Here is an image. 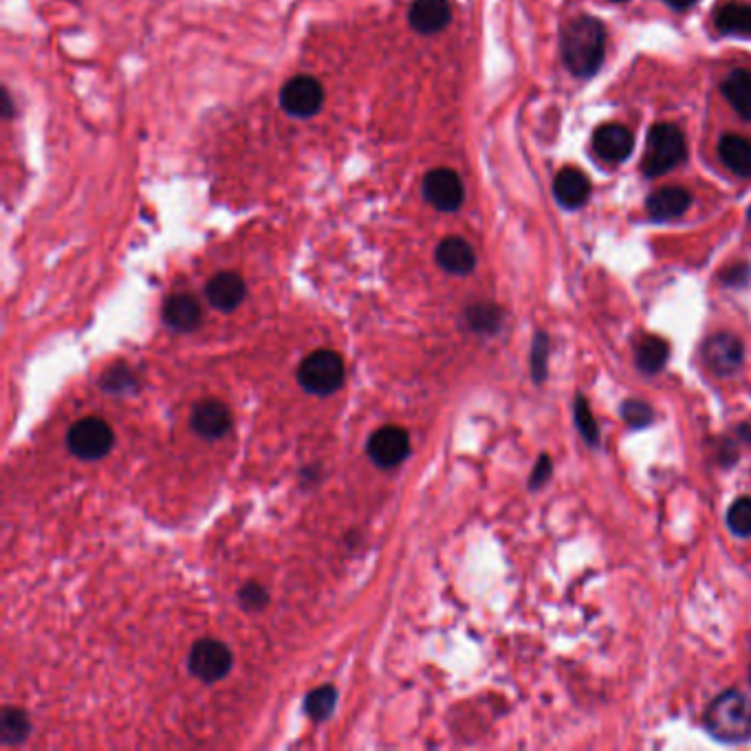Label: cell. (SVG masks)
<instances>
[{"instance_id":"obj_1","label":"cell","mask_w":751,"mask_h":751,"mask_svg":"<svg viewBox=\"0 0 751 751\" xmlns=\"http://www.w3.org/2000/svg\"><path fill=\"white\" fill-rule=\"evenodd\" d=\"M606 53V31L597 18L582 16L562 36V56L567 69L578 78H593Z\"/></svg>"},{"instance_id":"obj_2","label":"cell","mask_w":751,"mask_h":751,"mask_svg":"<svg viewBox=\"0 0 751 751\" xmlns=\"http://www.w3.org/2000/svg\"><path fill=\"white\" fill-rule=\"evenodd\" d=\"M705 729L723 743H743L751 736V701L738 690L718 694L705 712Z\"/></svg>"},{"instance_id":"obj_3","label":"cell","mask_w":751,"mask_h":751,"mask_svg":"<svg viewBox=\"0 0 751 751\" xmlns=\"http://www.w3.org/2000/svg\"><path fill=\"white\" fill-rule=\"evenodd\" d=\"M685 155H688V146H685L683 130L674 124H657L648 133L641 170L650 179L661 177V174L677 168Z\"/></svg>"},{"instance_id":"obj_4","label":"cell","mask_w":751,"mask_h":751,"mask_svg":"<svg viewBox=\"0 0 751 751\" xmlns=\"http://www.w3.org/2000/svg\"><path fill=\"white\" fill-rule=\"evenodd\" d=\"M298 382L311 395H331L344 382V359L335 351H315L302 359Z\"/></svg>"},{"instance_id":"obj_5","label":"cell","mask_w":751,"mask_h":751,"mask_svg":"<svg viewBox=\"0 0 751 751\" xmlns=\"http://www.w3.org/2000/svg\"><path fill=\"white\" fill-rule=\"evenodd\" d=\"M113 443H115V437H113L111 426L97 417L80 419L78 423H73L67 434L69 450L78 456V459H84V461L102 459V456L111 452Z\"/></svg>"},{"instance_id":"obj_6","label":"cell","mask_w":751,"mask_h":751,"mask_svg":"<svg viewBox=\"0 0 751 751\" xmlns=\"http://www.w3.org/2000/svg\"><path fill=\"white\" fill-rule=\"evenodd\" d=\"M322 104L324 89L318 80L311 78V75H296V78H291L280 91L282 111L291 117L309 119L320 113Z\"/></svg>"},{"instance_id":"obj_7","label":"cell","mask_w":751,"mask_h":751,"mask_svg":"<svg viewBox=\"0 0 751 751\" xmlns=\"http://www.w3.org/2000/svg\"><path fill=\"white\" fill-rule=\"evenodd\" d=\"M421 192H423V199H426L432 208L439 212L461 210V205L465 201L463 181L452 168L430 170L426 177H423Z\"/></svg>"},{"instance_id":"obj_8","label":"cell","mask_w":751,"mask_h":751,"mask_svg":"<svg viewBox=\"0 0 751 751\" xmlns=\"http://www.w3.org/2000/svg\"><path fill=\"white\" fill-rule=\"evenodd\" d=\"M190 672L194 677L214 683L221 681L232 668V652L221 641L214 639H201L190 650Z\"/></svg>"},{"instance_id":"obj_9","label":"cell","mask_w":751,"mask_h":751,"mask_svg":"<svg viewBox=\"0 0 751 751\" xmlns=\"http://www.w3.org/2000/svg\"><path fill=\"white\" fill-rule=\"evenodd\" d=\"M703 359L712 373L727 377L743 366L745 346L732 333H716L705 342Z\"/></svg>"},{"instance_id":"obj_10","label":"cell","mask_w":751,"mask_h":751,"mask_svg":"<svg viewBox=\"0 0 751 751\" xmlns=\"http://www.w3.org/2000/svg\"><path fill=\"white\" fill-rule=\"evenodd\" d=\"M366 450H368L370 461H373L377 467L390 470V467L399 465L408 456V450H410L408 432L397 426L379 428L373 437H370Z\"/></svg>"},{"instance_id":"obj_11","label":"cell","mask_w":751,"mask_h":751,"mask_svg":"<svg viewBox=\"0 0 751 751\" xmlns=\"http://www.w3.org/2000/svg\"><path fill=\"white\" fill-rule=\"evenodd\" d=\"M635 148V137L622 124H604L595 130L593 135V150L597 157L608 163H622Z\"/></svg>"},{"instance_id":"obj_12","label":"cell","mask_w":751,"mask_h":751,"mask_svg":"<svg viewBox=\"0 0 751 751\" xmlns=\"http://www.w3.org/2000/svg\"><path fill=\"white\" fill-rule=\"evenodd\" d=\"M408 23L421 36H437L452 23V7L448 0H415Z\"/></svg>"},{"instance_id":"obj_13","label":"cell","mask_w":751,"mask_h":751,"mask_svg":"<svg viewBox=\"0 0 751 751\" xmlns=\"http://www.w3.org/2000/svg\"><path fill=\"white\" fill-rule=\"evenodd\" d=\"M553 197L558 199L562 208L580 210L591 197V183L586 174L578 168H564L555 174Z\"/></svg>"},{"instance_id":"obj_14","label":"cell","mask_w":751,"mask_h":751,"mask_svg":"<svg viewBox=\"0 0 751 751\" xmlns=\"http://www.w3.org/2000/svg\"><path fill=\"white\" fill-rule=\"evenodd\" d=\"M230 410L216 399H205L192 410V430L203 439H221L230 430Z\"/></svg>"},{"instance_id":"obj_15","label":"cell","mask_w":751,"mask_h":751,"mask_svg":"<svg viewBox=\"0 0 751 751\" xmlns=\"http://www.w3.org/2000/svg\"><path fill=\"white\" fill-rule=\"evenodd\" d=\"M245 293V280L234 271H221L205 285L208 302L219 311H234L245 300Z\"/></svg>"},{"instance_id":"obj_16","label":"cell","mask_w":751,"mask_h":751,"mask_svg":"<svg viewBox=\"0 0 751 751\" xmlns=\"http://www.w3.org/2000/svg\"><path fill=\"white\" fill-rule=\"evenodd\" d=\"M690 205H692L690 192L670 185V188H661L650 194L646 201V210L652 221L666 223V221L681 219V216L688 212Z\"/></svg>"},{"instance_id":"obj_17","label":"cell","mask_w":751,"mask_h":751,"mask_svg":"<svg viewBox=\"0 0 751 751\" xmlns=\"http://www.w3.org/2000/svg\"><path fill=\"white\" fill-rule=\"evenodd\" d=\"M434 256H437L439 267L443 271H448V274L452 276H467V274H472L476 267L474 249L461 236L443 238Z\"/></svg>"},{"instance_id":"obj_18","label":"cell","mask_w":751,"mask_h":751,"mask_svg":"<svg viewBox=\"0 0 751 751\" xmlns=\"http://www.w3.org/2000/svg\"><path fill=\"white\" fill-rule=\"evenodd\" d=\"M163 320L174 331L190 333L201 324V307L188 293H177L163 304Z\"/></svg>"},{"instance_id":"obj_19","label":"cell","mask_w":751,"mask_h":751,"mask_svg":"<svg viewBox=\"0 0 751 751\" xmlns=\"http://www.w3.org/2000/svg\"><path fill=\"white\" fill-rule=\"evenodd\" d=\"M718 157L740 179H751V141L738 135H725L718 144Z\"/></svg>"},{"instance_id":"obj_20","label":"cell","mask_w":751,"mask_h":751,"mask_svg":"<svg viewBox=\"0 0 751 751\" xmlns=\"http://www.w3.org/2000/svg\"><path fill=\"white\" fill-rule=\"evenodd\" d=\"M716 29L725 36L751 38V5L747 3H725L716 9L714 16Z\"/></svg>"},{"instance_id":"obj_21","label":"cell","mask_w":751,"mask_h":751,"mask_svg":"<svg viewBox=\"0 0 751 751\" xmlns=\"http://www.w3.org/2000/svg\"><path fill=\"white\" fill-rule=\"evenodd\" d=\"M725 100L732 104L734 111L751 122V71L736 69L721 84Z\"/></svg>"},{"instance_id":"obj_22","label":"cell","mask_w":751,"mask_h":751,"mask_svg":"<svg viewBox=\"0 0 751 751\" xmlns=\"http://www.w3.org/2000/svg\"><path fill=\"white\" fill-rule=\"evenodd\" d=\"M670 357V346L666 340H661L657 335H648L641 340L635 348V362L641 373L655 375L666 366Z\"/></svg>"},{"instance_id":"obj_23","label":"cell","mask_w":751,"mask_h":751,"mask_svg":"<svg viewBox=\"0 0 751 751\" xmlns=\"http://www.w3.org/2000/svg\"><path fill=\"white\" fill-rule=\"evenodd\" d=\"M31 723L25 712L16 710V707H5L0 714V738L5 745H18L29 736Z\"/></svg>"},{"instance_id":"obj_24","label":"cell","mask_w":751,"mask_h":751,"mask_svg":"<svg viewBox=\"0 0 751 751\" xmlns=\"http://www.w3.org/2000/svg\"><path fill=\"white\" fill-rule=\"evenodd\" d=\"M467 322L476 333H496L503 322V313L494 304H474L467 309Z\"/></svg>"},{"instance_id":"obj_25","label":"cell","mask_w":751,"mask_h":751,"mask_svg":"<svg viewBox=\"0 0 751 751\" xmlns=\"http://www.w3.org/2000/svg\"><path fill=\"white\" fill-rule=\"evenodd\" d=\"M335 701H337V692L333 685H320V688H315L307 696V703H304V707H307V714L315 718V721H324V718H329V714L333 712Z\"/></svg>"},{"instance_id":"obj_26","label":"cell","mask_w":751,"mask_h":751,"mask_svg":"<svg viewBox=\"0 0 751 751\" xmlns=\"http://www.w3.org/2000/svg\"><path fill=\"white\" fill-rule=\"evenodd\" d=\"M727 527L738 538H751V498H736L729 505Z\"/></svg>"},{"instance_id":"obj_27","label":"cell","mask_w":751,"mask_h":751,"mask_svg":"<svg viewBox=\"0 0 751 751\" xmlns=\"http://www.w3.org/2000/svg\"><path fill=\"white\" fill-rule=\"evenodd\" d=\"M573 417H575V426H578L584 441L589 445H600V428H597V421L593 417L591 406L586 404V399L582 395L575 397Z\"/></svg>"},{"instance_id":"obj_28","label":"cell","mask_w":751,"mask_h":751,"mask_svg":"<svg viewBox=\"0 0 751 751\" xmlns=\"http://www.w3.org/2000/svg\"><path fill=\"white\" fill-rule=\"evenodd\" d=\"M622 417L628 423L630 428H648L652 421H655V410H652L650 404L639 399H628L622 404Z\"/></svg>"},{"instance_id":"obj_29","label":"cell","mask_w":751,"mask_h":751,"mask_svg":"<svg viewBox=\"0 0 751 751\" xmlns=\"http://www.w3.org/2000/svg\"><path fill=\"white\" fill-rule=\"evenodd\" d=\"M547 357H549V337L547 333H538L536 340H533V351H531V375L536 384H542L544 377H547Z\"/></svg>"},{"instance_id":"obj_30","label":"cell","mask_w":751,"mask_h":751,"mask_svg":"<svg viewBox=\"0 0 751 751\" xmlns=\"http://www.w3.org/2000/svg\"><path fill=\"white\" fill-rule=\"evenodd\" d=\"M238 597H241V604L243 608H247V611H260V608H265L269 602L267 591L256 582H249L247 586H243L241 595Z\"/></svg>"},{"instance_id":"obj_31","label":"cell","mask_w":751,"mask_h":751,"mask_svg":"<svg viewBox=\"0 0 751 751\" xmlns=\"http://www.w3.org/2000/svg\"><path fill=\"white\" fill-rule=\"evenodd\" d=\"M128 382H135V379L130 377V373H128V368H126V366H122V368H113L111 373H106V375L102 377V386L108 388V390H117V393H122V390L126 388Z\"/></svg>"},{"instance_id":"obj_32","label":"cell","mask_w":751,"mask_h":751,"mask_svg":"<svg viewBox=\"0 0 751 751\" xmlns=\"http://www.w3.org/2000/svg\"><path fill=\"white\" fill-rule=\"evenodd\" d=\"M551 470H553L551 459H549L547 454H542L540 459H538V463H536V470H533V474L529 478V487L531 489H540L551 478Z\"/></svg>"},{"instance_id":"obj_33","label":"cell","mask_w":751,"mask_h":751,"mask_svg":"<svg viewBox=\"0 0 751 751\" xmlns=\"http://www.w3.org/2000/svg\"><path fill=\"white\" fill-rule=\"evenodd\" d=\"M666 3H668V7L679 9V12H681V9H690L696 3V0H666Z\"/></svg>"},{"instance_id":"obj_34","label":"cell","mask_w":751,"mask_h":751,"mask_svg":"<svg viewBox=\"0 0 751 751\" xmlns=\"http://www.w3.org/2000/svg\"><path fill=\"white\" fill-rule=\"evenodd\" d=\"M613 3H624V0H613Z\"/></svg>"},{"instance_id":"obj_35","label":"cell","mask_w":751,"mask_h":751,"mask_svg":"<svg viewBox=\"0 0 751 751\" xmlns=\"http://www.w3.org/2000/svg\"><path fill=\"white\" fill-rule=\"evenodd\" d=\"M749 681H751V670H749Z\"/></svg>"},{"instance_id":"obj_36","label":"cell","mask_w":751,"mask_h":751,"mask_svg":"<svg viewBox=\"0 0 751 751\" xmlns=\"http://www.w3.org/2000/svg\"><path fill=\"white\" fill-rule=\"evenodd\" d=\"M749 216H751V208H749Z\"/></svg>"}]
</instances>
